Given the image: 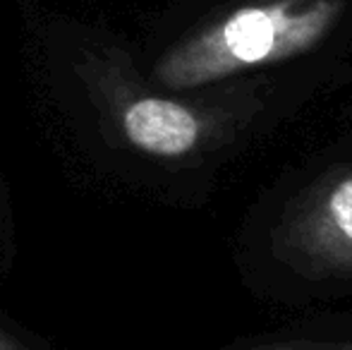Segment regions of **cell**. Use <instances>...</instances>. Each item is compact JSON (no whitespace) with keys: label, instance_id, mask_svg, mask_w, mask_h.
Wrapping results in <instances>:
<instances>
[{"label":"cell","instance_id":"cell-2","mask_svg":"<svg viewBox=\"0 0 352 350\" xmlns=\"http://www.w3.org/2000/svg\"><path fill=\"white\" fill-rule=\"evenodd\" d=\"M74 72L106 135L140 154L180 161L199 154L216 137L218 118L211 111L151 89L122 48H89Z\"/></svg>","mask_w":352,"mask_h":350},{"label":"cell","instance_id":"cell-5","mask_svg":"<svg viewBox=\"0 0 352 350\" xmlns=\"http://www.w3.org/2000/svg\"><path fill=\"white\" fill-rule=\"evenodd\" d=\"M0 350H36V348L27 346L24 341L14 338L12 333H8L5 329H0Z\"/></svg>","mask_w":352,"mask_h":350},{"label":"cell","instance_id":"cell-4","mask_svg":"<svg viewBox=\"0 0 352 350\" xmlns=\"http://www.w3.org/2000/svg\"><path fill=\"white\" fill-rule=\"evenodd\" d=\"M259 350H352L348 343H292V346H271V348H259Z\"/></svg>","mask_w":352,"mask_h":350},{"label":"cell","instance_id":"cell-1","mask_svg":"<svg viewBox=\"0 0 352 350\" xmlns=\"http://www.w3.org/2000/svg\"><path fill=\"white\" fill-rule=\"evenodd\" d=\"M343 12L345 0L240 5L168 48L153 65V82L168 91H190L305 56L333 32Z\"/></svg>","mask_w":352,"mask_h":350},{"label":"cell","instance_id":"cell-3","mask_svg":"<svg viewBox=\"0 0 352 350\" xmlns=\"http://www.w3.org/2000/svg\"><path fill=\"white\" fill-rule=\"evenodd\" d=\"M276 252L309 276L352 271V173L331 175L285 219Z\"/></svg>","mask_w":352,"mask_h":350}]
</instances>
